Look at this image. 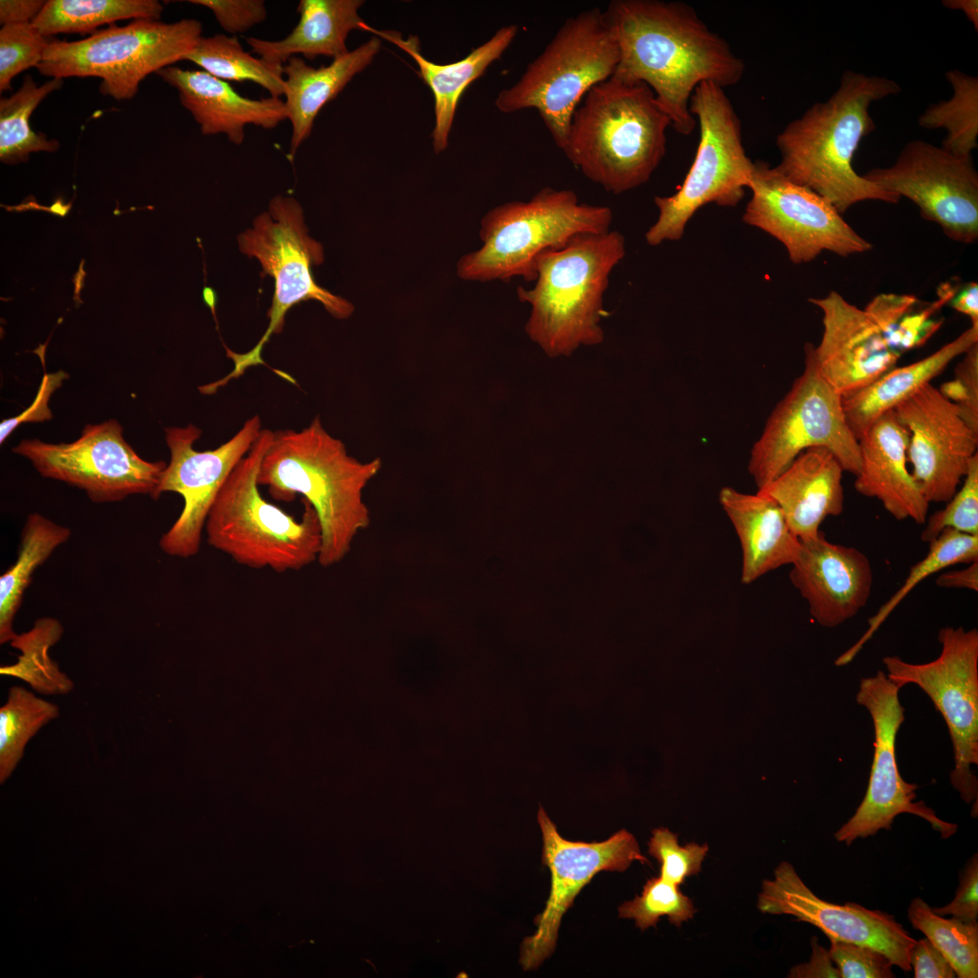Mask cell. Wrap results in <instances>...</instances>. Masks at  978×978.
<instances>
[{
  "label": "cell",
  "instance_id": "cell-1",
  "mask_svg": "<svg viewBox=\"0 0 978 978\" xmlns=\"http://www.w3.org/2000/svg\"><path fill=\"white\" fill-rule=\"evenodd\" d=\"M603 12L619 48L614 75L647 84L681 135L696 126L689 102L700 83L724 89L743 76V61L686 3L614 0Z\"/></svg>",
  "mask_w": 978,
  "mask_h": 978
},
{
  "label": "cell",
  "instance_id": "cell-2",
  "mask_svg": "<svg viewBox=\"0 0 978 978\" xmlns=\"http://www.w3.org/2000/svg\"><path fill=\"white\" fill-rule=\"evenodd\" d=\"M901 91L887 77L845 71L832 95L812 104L777 135L776 168L792 182L819 194L842 215L857 203L901 198L858 175L853 158L876 124L870 106Z\"/></svg>",
  "mask_w": 978,
  "mask_h": 978
},
{
  "label": "cell",
  "instance_id": "cell-3",
  "mask_svg": "<svg viewBox=\"0 0 978 978\" xmlns=\"http://www.w3.org/2000/svg\"><path fill=\"white\" fill-rule=\"evenodd\" d=\"M380 467L379 458L361 462L349 455L316 417L302 430L273 431L257 482L278 501L303 496L321 525L318 562L331 567L348 555L356 536L369 526L363 491Z\"/></svg>",
  "mask_w": 978,
  "mask_h": 978
},
{
  "label": "cell",
  "instance_id": "cell-4",
  "mask_svg": "<svg viewBox=\"0 0 978 978\" xmlns=\"http://www.w3.org/2000/svg\"><path fill=\"white\" fill-rule=\"evenodd\" d=\"M669 126L647 84L613 74L583 97L561 149L588 179L618 195L649 180L666 154Z\"/></svg>",
  "mask_w": 978,
  "mask_h": 978
},
{
  "label": "cell",
  "instance_id": "cell-5",
  "mask_svg": "<svg viewBox=\"0 0 978 978\" xmlns=\"http://www.w3.org/2000/svg\"><path fill=\"white\" fill-rule=\"evenodd\" d=\"M625 254V237L609 230L578 234L564 247L536 257L535 284L519 286L517 296L531 306L526 333L549 357L603 340V296Z\"/></svg>",
  "mask_w": 978,
  "mask_h": 978
},
{
  "label": "cell",
  "instance_id": "cell-6",
  "mask_svg": "<svg viewBox=\"0 0 978 978\" xmlns=\"http://www.w3.org/2000/svg\"><path fill=\"white\" fill-rule=\"evenodd\" d=\"M273 431L263 429L218 493L207 515L208 544L236 563L278 573L318 561L321 531L314 509L304 500L301 520L266 501L257 476Z\"/></svg>",
  "mask_w": 978,
  "mask_h": 978
},
{
  "label": "cell",
  "instance_id": "cell-7",
  "mask_svg": "<svg viewBox=\"0 0 978 978\" xmlns=\"http://www.w3.org/2000/svg\"><path fill=\"white\" fill-rule=\"evenodd\" d=\"M612 211L605 206L580 203L570 189L543 187L528 201H510L482 218V246L465 254L456 273L463 280H535L536 257L561 249L576 235L610 230Z\"/></svg>",
  "mask_w": 978,
  "mask_h": 978
},
{
  "label": "cell",
  "instance_id": "cell-8",
  "mask_svg": "<svg viewBox=\"0 0 978 978\" xmlns=\"http://www.w3.org/2000/svg\"><path fill=\"white\" fill-rule=\"evenodd\" d=\"M619 48L604 12L594 7L567 18L520 79L501 91L495 106L513 113L534 109L561 149L571 117L586 93L611 77Z\"/></svg>",
  "mask_w": 978,
  "mask_h": 978
},
{
  "label": "cell",
  "instance_id": "cell-9",
  "mask_svg": "<svg viewBox=\"0 0 978 978\" xmlns=\"http://www.w3.org/2000/svg\"><path fill=\"white\" fill-rule=\"evenodd\" d=\"M689 111L699 126L695 156L677 190L654 198L658 216L645 235L652 246L679 240L695 213L707 204L735 206L752 179L754 162L746 155L741 121L724 89L712 82L700 83Z\"/></svg>",
  "mask_w": 978,
  "mask_h": 978
},
{
  "label": "cell",
  "instance_id": "cell-10",
  "mask_svg": "<svg viewBox=\"0 0 978 978\" xmlns=\"http://www.w3.org/2000/svg\"><path fill=\"white\" fill-rule=\"evenodd\" d=\"M239 249L250 258H256L264 274L274 281L272 306L267 313L269 324L258 343L245 353L226 348L234 369L224 378L210 383L216 392L231 379L241 377L248 368L263 364L262 350L273 334L280 333L284 318L294 305L308 300L321 302L333 317L346 319L353 305L318 285L312 273L313 265L323 262V248L312 239L304 224L302 208L293 197L276 196L270 201L268 212L254 220V226L238 238Z\"/></svg>",
  "mask_w": 978,
  "mask_h": 978
},
{
  "label": "cell",
  "instance_id": "cell-11",
  "mask_svg": "<svg viewBox=\"0 0 978 978\" xmlns=\"http://www.w3.org/2000/svg\"><path fill=\"white\" fill-rule=\"evenodd\" d=\"M201 37L202 24L194 18L136 19L79 41L53 38L36 69L52 79L98 77L102 94L130 100L149 74L184 61Z\"/></svg>",
  "mask_w": 978,
  "mask_h": 978
},
{
  "label": "cell",
  "instance_id": "cell-12",
  "mask_svg": "<svg viewBox=\"0 0 978 978\" xmlns=\"http://www.w3.org/2000/svg\"><path fill=\"white\" fill-rule=\"evenodd\" d=\"M941 653L924 664L896 656L883 657L887 677L901 688L914 684L942 714L953 746V787L966 803L977 802L978 780V631L944 627L938 631Z\"/></svg>",
  "mask_w": 978,
  "mask_h": 978
},
{
  "label": "cell",
  "instance_id": "cell-13",
  "mask_svg": "<svg viewBox=\"0 0 978 978\" xmlns=\"http://www.w3.org/2000/svg\"><path fill=\"white\" fill-rule=\"evenodd\" d=\"M829 449L844 471L857 475L861 461L858 438L847 422L842 397L820 376L805 352V368L776 405L753 446L748 470L758 490L783 472L804 450Z\"/></svg>",
  "mask_w": 978,
  "mask_h": 978
},
{
  "label": "cell",
  "instance_id": "cell-14",
  "mask_svg": "<svg viewBox=\"0 0 978 978\" xmlns=\"http://www.w3.org/2000/svg\"><path fill=\"white\" fill-rule=\"evenodd\" d=\"M13 452L26 458L43 477L83 490L95 503L119 502L133 494L157 500L167 465L140 457L115 419L86 425L70 443L23 439Z\"/></svg>",
  "mask_w": 978,
  "mask_h": 978
},
{
  "label": "cell",
  "instance_id": "cell-15",
  "mask_svg": "<svg viewBox=\"0 0 978 978\" xmlns=\"http://www.w3.org/2000/svg\"><path fill=\"white\" fill-rule=\"evenodd\" d=\"M748 188L752 197L743 221L781 242L793 264L809 263L825 251L848 257L872 248L831 203L776 166L754 162Z\"/></svg>",
  "mask_w": 978,
  "mask_h": 978
},
{
  "label": "cell",
  "instance_id": "cell-16",
  "mask_svg": "<svg viewBox=\"0 0 978 978\" xmlns=\"http://www.w3.org/2000/svg\"><path fill=\"white\" fill-rule=\"evenodd\" d=\"M900 689L882 670L860 680L856 701L871 716L874 754L866 794L851 818L835 832L839 842L850 845L858 839L874 836L880 829L889 830L902 813L925 820L942 838H949L957 830L956 824L938 818L924 801H914L918 786L906 781L899 772L896 739L905 721Z\"/></svg>",
  "mask_w": 978,
  "mask_h": 978
},
{
  "label": "cell",
  "instance_id": "cell-17",
  "mask_svg": "<svg viewBox=\"0 0 978 978\" xmlns=\"http://www.w3.org/2000/svg\"><path fill=\"white\" fill-rule=\"evenodd\" d=\"M259 415L248 418L226 442L213 450L197 451L201 429L194 424L164 429L170 459L157 490L181 495L184 505L177 519L161 535V551L172 557L187 559L198 553L209 511L221 488L238 463L260 436Z\"/></svg>",
  "mask_w": 978,
  "mask_h": 978
},
{
  "label": "cell",
  "instance_id": "cell-18",
  "mask_svg": "<svg viewBox=\"0 0 978 978\" xmlns=\"http://www.w3.org/2000/svg\"><path fill=\"white\" fill-rule=\"evenodd\" d=\"M883 189L911 200L922 217L955 242L978 239V173L973 157H958L922 139L905 144L896 161L862 175Z\"/></svg>",
  "mask_w": 978,
  "mask_h": 978
},
{
  "label": "cell",
  "instance_id": "cell-19",
  "mask_svg": "<svg viewBox=\"0 0 978 978\" xmlns=\"http://www.w3.org/2000/svg\"><path fill=\"white\" fill-rule=\"evenodd\" d=\"M537 820L543 841L542 861L550 868L551 887L544 910L534 919L535 933L522 943L520 963L525 971L536 969L552 954L563 915L598 872H623L635 860L649 863L625 829L602 842L587 843L563 839L542 806Z\"/></svg>",
  "mask_w": 978,
  "mask_h": 978
},
{
  "label": "cell",
  "instance_id": "cell-20",
  "mask_svg": "<svg viewBox=\"0 0 978 978\" xmlns=\"http://www.w3.org/2000/svg\"><path fill=\"white\" fill-rule=\"evenodd\" d=\"M893 411L909 434L907 462L922 494L929 503H947L977 453L978 433L931 383Z\"/></svg>",
  "mask_w": 978,
  "mask_h": 978
},
{
  "label": "cell",
  "instance_id": "cell-21",
  "mask_svg": "<svg viewBox=\"0 0 978 978\" xmlns=\"http://www.w3.org/2000/svg\"><path fill=\"white\" fill-rule=\"evenodd\" d=\"M758 908L762 913L790 915L820 928L830 939L856 943L885 954L893 965L909 972V952L916 939L896 918L856 903L833 904L819 898L794 868L781 862L772 880H764Z\"/></svg>",
  "mask_w": 978,
  "mask_h": 978
},
{
  "label": "cell",
  "instance_id": "cell-22",
  "mask_svg": "<svg viewBox=\"0 0 978 978\" xmlns=\"http://www.w3.org/2000/svg\"><path fill=\"white\" fill-rule=\"evenodd\" d=\"M809 301L822 312L823 332L817 346L805 345V352L841 397L868 386L896 365L901 355L890 348L864 308L836 291Z\"/></svg>",
  "mask_w": 978,
  "mask_h": 978
},
{
  "label": "cell",
  "instance_id": "cell-23",
  "mask_svg": "<svg viewBox=\"0 0 978 978\" xmlns=\"http://www.w3.org/2000/svg\"><path fill=\"white\" fill-rule=\"evenodd\" d=\"M791 565L790 580L820 625L838 627L868 603L873 570L860 550L831 542L820 532L800 540V551Z\"/></svg>",
  "mask_w": 978,
  "mask_h": 978
},
{
  "label": "cell",
  "instance_id": "cell-24",
  "mask_svg": "<svg viewBox=\"0 0 978 978\" xmlns=\"http://www.w3.org/2000/svg\"><path fill=\"white\" fill-rule=\"evenodd\" d=\"M861 465L854 486L877 498L898 521L924 524L929 503L907 468L909 434L893 410L876 420L858 437Z\"/></svg>",
  "mask_w": 978,
  "mask_h": 978
},
{
  "label": "cell",
  "instance_id": "cell-25",
  "mask_svg": "<svg viewBox=\"0 0 978 978\" xmlns=\"http://www.w3.org/2000/svg\"><path fill=\"white\" fill-rule=\"evenodd\" d=\"M157 74L174 87L182 106L192 115L203 135L224 134L235 145L244 140L245 127L273 129L287 120L284 101L272 97L250 99L227 82L205 71L168 66Z\"/></svg>",
  "mask_w": 978,
  "mask_h": 978
},
{
  "label": "cell",
  "instance_id": "cell-26",
  "mask_svg": "<svg viewBox=\"0 0 978 978\" xmlns=\"http://www.w3.org/2000/svg\"><path fill=\"white\" fill-rule=\"evenodd\" d=\"M844 469L826 447H810L766 486L759 489L781 508L784 518L800 539L814 537L828 516L844 509Z\"/></svg>",
  "mask_w": 978,
  "mask_h": 978
},
{
  "label": "cell",
  "instance_id": "cell-27",
  "mask_svg": "<svg viewBox=\"0 0 978 978\" xmlns=\"http://www.w3.org/2000/svg\"><path fill=\"white\" fill-rule=\"evenodd\" d=\"M368 32L388 40L408 53L418 66V74L430 88L435 101V125L432 131L434 151L440 153L448 145L458 101L465 89L481 77L487 68L500 59L514 40L518 26L501 27L482 45L464 59L437 64L426 59L420 52L419 40L415 35L403 39L398 32L379 31L369 25Z\"/></svg>",
  "mask_w": 978,
  "mask_h": 978
},
{
  "label": "cell",
  "instance_id": "cell-28",
  "mask_svg": "<svg viewBox=\"0 0 978 978\" xmlns=\"http://www.w3.org/2000/svg\"><path fill=\"white\" fill-rule=\"evenodd\" d=\"M719 502L741 543L743 583L749 584L771 570L794 562L800 540L772 498L759 491L749 494L725 486L719 493Z\"/></svg>",
  "mask_w": 978,
  "mask_h": 978
},
{
  "label": "cell",
  "instance_id": "cell-29",
  "mask_svg": "<svg viewBox=\"0 0 978 978\" xmlns=\"http://www.w3.org/2000/svg\"><path fill=\"white\" fill-rule=\"evenodd\" d=\"M381 47L380 38L372 37L327 66L314 68L298 56L283 67L285 82L284 105L292 125L290 155L310 137L321 108L337 97L351 79L368 67Z\"/></svg>",
  "mask_w": 978,
  "mask_h": 978
},
{
  "label": "cell",
  "instance_id": "cell-30",
  "mask_svg": "<svg viewBox=\"0 0 978 978\" xmlns=\"http://www.w3.org/2000/svg\"><path fill=\"white\" fill-rule=\"evenodd\" d=\"M363 4L361 0H301L299 22L286 37H248L246 43L253 53L276 66H283L297 54L310 60L318 56L333 60L349 52L346 41L351 31H366L369 26L358 13Z\"/></svg>",
  "mask_w": 978,
  "mask_h": 978
},
{
  "label": "cell",
  "instance_id": "cell-31",
  "mask_svg": "<svg viewBox=\"0 0 978 978\" xmlns=\"http://www.w3.org/2000/svg\"><path fill=\"white\" fill-rule=\"evenodd\" d=\"M978 342V324L927 357L903 367H893L868 386L842 397L849 427L858 439L881 415L894 410L941 374L954 359Z\"/></svg>",
  "mask_w": 978,
  "mask_h": 978
},
{
  "label": "cell",
  "instance_id": "cell-32",
  "mask_svg": "<svg viewBox=\"0 0 978 978\" xmlns=\"http://www.w3.org/2000/svg\"><path fill=\"white\" fill-rule=\"evenodd\" d=\"M71 537L68 527L40 513H30L21 533L17 557L0 577V643L10 642L16 635L13 628L24 592L36 569Z\"/></svg>",
  "mask_w": 978,
  "mask_h": 978
},
{
  "label": "cell",
  "instance_id": "cell-33",
  "mask_svg": "<svg viewBox=\"0 0 978 978\" xmlns=\"http://www.w3.org/2000/svg\"><path fill=\"white\" fill-rule=\"evenodd\" d=\"M163 11L156 0H49L32 24L43 35L52 37L90 33L119 20H159Z\"/></svg>",
  "mask_w": 978,
  "mask_h": 978
},
{
  "label": "cell",
  "instance_id": "cell-34",
  "mask_svg": "<svg viewBox=\"0 0 978 978\" xmlns=\"http://www.w3.org/2000/svg\"><path fill=\"white\" fill-rule=\"evenodd\" d=\"M928 544L929 550L925 558L910 568L900 588L868 619L866 632L836 659V666H845L851 662L891 612L926 578L952 565L968 564L978 560V535L944 529Z\"/></svg>",
  "mask_w": 978,
  "mask_h": 978
},
{
  "label": "cell",
  "instance_id": "cell-35",
  "mask_svg": "<svg viewBox=\"0 0 978 978\" xmlns=\"http://www.w3.org/2000/svg\"><path fill=\"white\" fill-rule=\"evenodd\" d=\"M952 96L930 104L918 117L919 127L941 129L946 135L941 147L958 157H973L978 148V77L960 70L947 71Z\"/></svg>",
  "mask_w": 978,
  "mask_h": 978
},
{
  "label": "cell",
  "instance_id": "cell-36",
  "mask_svg": "<svg viewBox=\"0 0 978 978\" xmlns=\"http://www.w3.org/2000/svg\"><path fill=\"white\" fill-rule=\"evenodd\" d=\"M63 80L53 78L37 85L26 75L22 86L9 97L0 100V159L5 164L24 162L33 152H53L59 142L45 134L34 132L29 118L50 93L59 90Z\"/></svg>",
  "mask_w": 978,
  "mask_h": 978
},
{
  "label": "cell",
  "instance_id": "cell-37",
  "mask_svg": "<svg viewBox=\"0 0 978 978\" xmlns=\"http://www.w3.org/2000/svg\"><path fill=\"white\" fill-rule=\"evenodd\" d=\"M62 634L63 628L58 619L38 618L29 630L16 634L10 641L20 654L15 663L2 666L0 674L18 678L42 695L69 694L74 687L73 681L60 670L49 654Z\"/></svg>",
  "mask_w": 978,
  "mask_h": 978
},
{
  "label": "cell",
  "instance_id": "cell-38",
  "mask_svg": "<svg viewBox=\"0 0 978 978\" xmlns=\"http://www.w3.org/2000/svg\"><path fill=\"white\" fill-rule=\"evenodd\" d=\"M185 60L225 82L249 81L265 89L272 97L284 95L283 66L273 65L253 56L244 49L236 36L224 34L202 36Z\"/></svg>",
  "mask_w": 978,
  "mask_h": 978
},
{
  "label": "cell",
  "instance_id": "cell-39",
  "mask_svg": "<svg viewBox=\"0 0 978 978\" xmlns=\"http://www.w3.org/2000/svg\"><path fill=\"white\" fill-rule=\"evenodd\" d=\"M59 707L15 686L0 708V781L3 783L24 756L28 742L59 715Z\"/></svg>",
  "mask_w": 978,
  "mask_h": 978
},
{
  "label": "cell",
  "instance_id": "cell-40",
  "mask_svg": "<svg viewBox=\"0 0 978 978\" xmlns=\"http://www.w3.org/2000/svg\"><path fill=\"white\" fill-rule=\"evenodd\" d=\"M907 916L915 929L944 954L960 978L978 977V923L935 914L920 897L914 898Z\"/></svg>",
  "mask_w": 978,
  "mask_h": 978
},
{
  "label": "cell",
  "instance_id": "cell-41",
  "mask_svg": "<svg viewBox=\"0 0 978 978\" xmlns=\"http://www.w3.org/2000/svg\"><path fill=\"white\" fill-rule=\"evenodd\" d=\"M695 909L689 897L679 889V886L658 877H651L643 887L641 896L623 903L618 907V916L632 918L641 930L656 926L661 916H667L670 924L680 926L693 917Z\"/></svg>",
  "mask_w": 978,
  "mask_h": 978
},
{
  "label": "cell",
  "instance_id": "cell-42",
  "mask_svg": "<svg viewBox=\"0 0 978 978\" xmlns=\"http://www.w3.org/2000/svg\"><path fill=\"white\" fill-rule=\"evenodd\" d=\"M925 523L921 540L927 543L944 529L978 535V453L969 461L961 488L944 509L926 518Z\"/></svg>",
  "mask_w": 978,
  "mask_h": 978
},
{
  "label": "cell",
  "instance_id": "cell-43",
  "mask_svg": "<svg viewBox=\"0 0 978 978\" xmlns=\"http://www.w3.org/2000/svg\"><path fill=\"white\" fill-rule=\"evenodd\" d=\"M53 37L43 35L32 23L3 25L0 30V91L12 90L13 79L43 60Z\"/></svg>",
  "mask_w": 978,
  "mask_h": 978
},
{
  "label": "cell",
  "instance_id": "cell-44",
  "mask_svg": "<svg viewBox=\"0 0 978 978\" xmlns=\"http://www.w3.org/2000/svg\"><path fill=\"white\" fill-rule=\"evenodd\" d=\"M707 851V844L688 843L681 847L677 835L666 828L653 829L648 841V853L660 865V877L676 886L700 872Z\"/></svg>",
  "mask_w": 978,
  "mask_h": 978
},
{
  "label": "cell",
  "instance_id": "cell-45",
  "mask_svg": "<svg viewBox=\"0 0 978 978\" xmlns=\"http://www.w3.org/2000/svg\"><path fill=\"white\" fill-rule=\"evenodd\" d=\"M829 954L841 978H894L893 964L883 953L867 945L830 939Z\"/></svg>",
  "mask_w": 978,
  "mask_h": 978
},
{
  "label": "cell",
  "instance_id": "cell-46",
  "mask_svg": "<svg viewBox=\"0 0 978 978\" xmlns=\"http://www.w3.org/2000/svg\"><path fill=\"white\" fill-rule=\"evenodd\" d=\"M954 368V379L938 388L952 401L966 424L978 433V342L970 347Z\"/></svg>",
  "mask_w": 978,
  "mask_h": 978
},
{
  "label": "cell",
  "instance_id": "cell-47",
  "mask_svg": "<svg viewBox=\"0 0 978 978\" xmlns=\"http://www.w3.org/2000/svg\"><path fill=\"white\" fill-rule=\"evenodd\" d=\"M209 9L221 28L231 36L245 33L267 17L263 0H190Z\"/></svg>",
  "mask_w": 978,
  "mask_h": 978
},
{
  "label": "cell",
  "instance_id": "cell-48",
  "mask_svg": "<svg viewBox=\"0 0 978 978\" xmlns=\"http://www.w3.org/2000/svg\"><path fill=\"white\" fill-rule=\"evenodd\" d=\"M69 378L63 370L45 373L40 383L34 402L16 417L5 418L0 424V443L3 444L13 431L24 423H37L52 419L49 400L62 382Z\"/></svg>",
  "mask_w": 978,
  "mask_h": 978
},
{
  "label": "cell",
  "instance_id": "cell-49",
  "mask_svg": "<svg viewBox=\"0 0 978 978\" xmlns=\"http://www.w3.org/2000/svg\"><path fill=\"white\" fill-rule=\"evenodd\" d=\"M932 909L942 916L949 915L965 922L977 921L978 858L976 853L969 859L960 876L954 898L944 906Z\"/></svg>",
  "mask_w": 978,
  "mask_h": 978
},
{
  "label": "cell",
  "instance_id": "cell-50",
  "mask_svg": "<svg viewBox=\"0 0 978 978\" xmlns=\"http://www.w3.org/2000/svg\"><path fill=\"white\" fill-rule=\"evenodd\" d=\"M915 978H954L952 965L944 954L925 937L916 940L909 952Z\"/></svg>",
  "mask_w": 978,
  "mask_h": 978
},
{
  "label": "cell",
  "instance_id": "cell-51",
  "mask_svg": "<svg viewBox=\"0 0 978 978\" xmlns=\"http://www.w3.org/2000/svg\"><path fill=\"white\" fill-rule=\"evenodd\" d=\"M811 947L812 954L810 962L791 968L789 977L841 978L839 971L833 965L829 951L818 944L816 937L811 940Z\"/></svg>",
  "mask_w": 978,
  "mask_h": 978
},
{
  "label": "cell",
  "instance_id": "cell-52",
  "mask_svg": "<svg viewBox=\"0 0 978 978\" xmlns=\"http://www.w3.org/2000/svg\"><path fill=\"white\" fill-rule=\"evenodd\" d=\"M45 4L42 0H1L0 23L3 25L33 23Z\"/></svg>",
  "mask_w": 978,
  "mask_h": 978
},
{
  "label": "cell",
  "instance_id": "cell-53",
  "mask_svg": "<svg viewBox=\"0 0 978 978\" xmlns=\"http://www.w3.org/2000/svg\"><path fill=\"white\" fill-rule=\"evenodd\" d=\"M935 584L940 588L965 589L977 591L978 560L968 563L965 568L940 573L935 579Z\"/></svg>",
  "mask_w": 978,
  "mask_h": 978
},
{
  "label": "cell",
  "instance_id": "cell-54",
  "mask_svg": "<svg viewBox=\"0 0 978 978\" xmlns=\"http://www.w3.org/2000/svg\"><path fill=\"white\" fill-rule=\"evenodd\" d=\"M952 308L968 316L972 324H978V284L970 282L961 286L949 302Z\"/></svg>",
  "mask_w": 978,
  "mask_h": 978
},
{
  "label": "cell",
  "instance_id": "cell-55",
  "mask_svg": "<svg viewBox=\"0 0 978 978\" xmlns=\"http://www.w3.org/2000/svg\"><path fill=\"white\" fill-rule=\"evenodd\" d=\"M942 5L949 9L962 11L975 31H978L977 0H944Z\"/></svg>",
  "mask_w": 978,
  "mask_h": 978
}]
</instances>
